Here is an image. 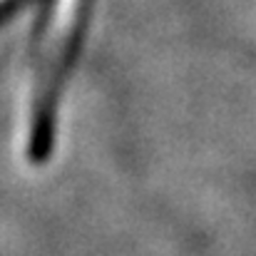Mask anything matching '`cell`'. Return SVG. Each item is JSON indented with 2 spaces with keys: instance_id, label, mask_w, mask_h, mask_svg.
<instances>
[{
  "instance_id": "2",
  "label": "cell",
  "mask_w": 256,
  "mask_h": 256,
  "mask_svg": "<svg viewBox=\"0 0 256 256\" xmlns=\"http://www.w3.org/2000/svg\"><path fill=\"white\" fill-rule=\"evenodd\" d=\"M30 2H42V0H0V22L5 18H10L15 10H20V8H25Z\"/></svg>"
},
{
  "instance_id": "1",
  "label": "cell",
  "mask_w": 256,
  "mask_h": 256,
  "mask_svg": "<svg viewBox=\"0 0 256 256\" xmlns=\"http://www.w3.org/2000/svg\"><path fill=\"white\" fill-rule=\"evenodd\" d=\"M94 2L97 0H78L75 20L62 40V48L58 50V55L52 60L48 78L42 80L40 92L35 94L32 120H30V140H28V157L32 164H45L50 160V152L55 144V120H58L60 97L68 85V78L72 75V70L82 55L87 30L92 25Z\"/></svg>"
}]
</instances>
